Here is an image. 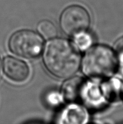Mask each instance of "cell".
<instances>
[{
	"label": "cell",
	"instance_id": "9",
	"mask_svg": "<svg viewBox=\"0 0 123 124\" xmlns=\"http://www.w3.org/2000/svg\"><path fill=\"white\" fill-rule=\"evenodd\" d=\"M75 43L81 50L88 48L92 44V38L86 32L82 33L76 35L75 37Z\"/></svg>",
	"mask_w": 123,
	"mask_h": 124
},
{
	"label": "cell",
	"instance_id": "3",
	"mask_svg": "<svg viewBox=\"0 0 123 124\" xmlns=\"http://www.w3.org/2000/svg\"><path fill=\"white\" fill-rule=\"evenodd\" d=\"M12 53L25 58H34L39 56L43 47V39L39 34L29 30L16 31L8 42Z\"/></svg>",
	"mask_w": 123,
	"mask_h": 124
},
{
	"label": "cell",
	"instance_id": "5",
	"mask_svg": "<svg viewBox=\"0 0 123 124\" xmlns=\"http://www.w3.org/2000/svg\"><path fill=\"white\" fill-rule=\"evenodd\" d=\"M88 88V83L84 79L74 77L65 82L62 92L66 101L75 102L84 99Z\"/></svg>",
	"mask_w": 123,
	"mask_h": 124
},
{
	"label": "cell",
	"instance_id": "1",
	"mask_svg": "<svg viewBox=\"0 0 123 124\" xmlns=\"http://www.w3.org/2000/svg\"><path fill=\"white\" fill-rule=\"evenodd\" d=\"M80 60L77 48L65 39H51L45 47V66L51 74L59 78H68L74 75L79 69Z\"/></svg>",
	"mask_w": 123,
	"mask_h": 124
},
{
	"label": "cell",
	"instance_id": "11",
	"mask_svg": "<svg viewBox=\"0 0 123 124\" xmlns=\"http://www.w3.org/2000/svg\"><path fill=\"white\" fill-rule=\"evenodd\" d=\"M0 69H1V59H0Z\"/></svg>",
	"mask_w": 123,
	"mask_h": 124
},
{
	"label": "cell",
	"instance_id": "8",
	"mask_svg": "<svg viewBox=\"0 0 123 124\" xmlns=\"http://www.w3.org/2000/svg\"><path fill=\"white\" fill-rule=\"evenodd\" d=\"M37 30L41 36L47 39L55 38L57 35V29L52 22L48 20H43L37 25Z\"/></svg>",
	"mask_w": 123,
	"mask_h": 124
},
{
	"label": "cell",
	"instance_id": "10",
	"mask_svg": "<svg viewBox=\"0 0 123 124\" xmlns=\"http://www.w3.org/2000/svg\"><path fill=\"white\" fill-rule=\"evenodd\" d=\"M48 99L51 104H57L60 101V97H59V94L57 93H53V94H50Z\"/></svg>",
	"mask_w": 123,
	"mask_h": 124
},
{
	"label": "cell",
	"instance_id": "7",
	"mask_svg": "<svg viewBox=\"0 0 123 124\" xmlns=\"http://www.w3.org/2000/svg\"><path fill=\"white\" fill-rule=\"evenodd\" d=\"M88 115L81 107L72 105L69 107L63 115L62 122L70 124H83L86 122Z\"/></svg>",
	"mask_w": 123,
	"mask_h": 124
},
{
	"label": "cell",
	"instance_id": "4",
	"mask_svg": "<svg viewBox=\"0 0 123 124\" xmlns=\"http://www.w3.org/2000/svg\"><path fill=\"white\" fill-rule=\"evenodd\" d=\"M60 25L65 34L75 36L88 30L90 25V16L82 6H71L65 8L62 13Z\"/></svg>",
	"mask_w": 123,
	"mask_h": 124
},
{
	"label": "cell",
	"instance_id": "6",
	"mask_svg": "<svg viewBox=\"0 0 123 124\" xmlns=\"http://www.w3.org/2000/svg\"><path fill=\"white\" fill-rule=\"evenodd\" d=\"M3 71L7 77L15 82H23L27 79L29 69L21 60L7 56L3 60Z\"/></svg>",
	"mask_w": 123,
	"mask_h": 124
},
{
	"label": "cell",
	"instance_id": "2",
	"mask_svg": "<svg viewBox=\"0 0 123 124\" xmlns=\"http://www.w3.org/2000/svg\"><path fill=\"white\" fill-rule=\"evenodd\" d=\"M119 65L116 53L109 47L96 45L86 53L82 70L86 76L93 79H106L115 73Z\"/></svg>",
	"mask_w": 123,
	"mask_h": 124
}]
</instances>
